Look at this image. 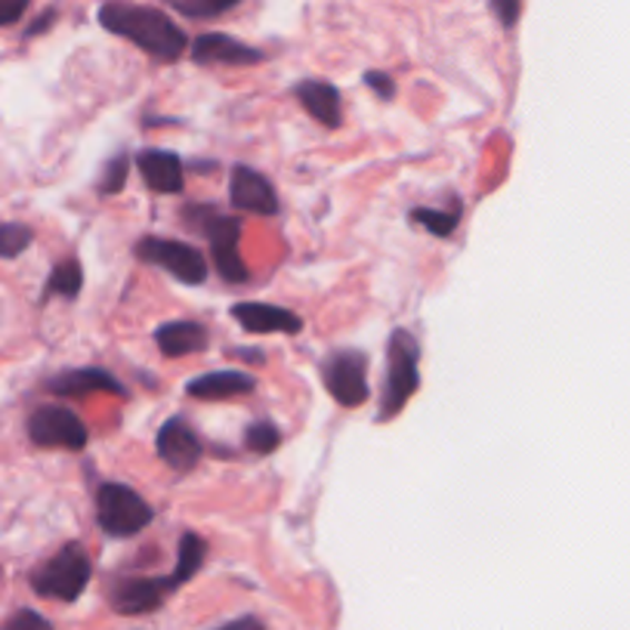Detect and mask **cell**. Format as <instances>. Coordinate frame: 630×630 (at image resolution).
<instances>
[{
  "mask_svg": "<svg viewBox=\"0 0 630 630\" xmlns=\"http://www.w3.org/2000/svg\"><path fill=\"white\" fill-rule=\"evenodd\" d=\"M99 26L124 38V41H130L158 62H177L193 43L186 38V31L167 13L151 10V7H139V3H127V0L102 3L99 7Z\"/></svg>",
  "mask_w": 630,
  "mask_h": 630,
  "instance_id": "1",
  "label": "cell"
},
{
  "mask_svg": "<svg viewBox=\"0 0 630 630\" xmlns=\"http://www.w3.org/2000/svg\"><path fill=\"white\" fill-rule=\"evenodd\" d=\"M421 386V343L412 331L396 328L386 343V377L377 421H393Z\"/></svg>",
  "mask_w": 630,
  "mask_h": 630,
  "instance_id": "2",
  "label": "cell"
},
{
  "mask_svg": "<svg viewBox=\"0 0 630 630\" xmlns=\"http://www.w3.org/2000/svg\"><path fill=\"white\" fill-rule=\"evenodd\" d=\"M183 217H186V226H195V229L210 242V254H214L217 273L223 275L226 282H233V285L247 282L245 260H242V250H238V242H242V219L226 217V214H219V210L207 205L186 207Z\"/></svg>",
  "mask_w": 630,
  "mask_h": 630,
  "instance_id": "3",
  "label": "cell"
},
{
  "mask_svg": "<svg viewBox=\"0 0 630 630\" xmlns=\"http://www.w3.org/2000/svg\"><path fill=\"white\" fill-rule=\"evenodd\" d=\"M90 575H93V562L87 557V550L71 541L31 572V590L43 600L75 603L90 584Z\"/></svg>",
  "mask_w": 630,
  "mask_h": 630,
  "instance_id": "4",
  "label": "cell"
},
{
  "mask_svg": "<svg viewBox=\"0 0 630 630\" xmlns=\"http://www.w3.org/2000/svg\"><path fill=\"white\" fill-rule=\"evenodd\" d=\"M155 516L151 504L124 482H102L97 492V522L109 538H134Z\"/></svg>",
  "mask_w": 630,
  "mask_h": 630,
  "instance_id": "5",
  "label": "cell"
},
{
  "mask_svg": "<svg viewBox=\"0 0 630 630\" xmlns=\"http://www.w3.org/2000/svg\"><path fill=\"white\" fill-rule=\"evenodd\" d=\"M137 257L149 266L165 269L167 275H174L183 285H205L207 266L205 254L198 247L186 245V242H174V238H158V235H146L137 242Z\"/></svg>",
  "mask_w": 630,
  "mask_h": 630,
  "instance_id": "6",
  "label": "cell"
},
{
  "mask_svg": "<svg viewBox=\"0 0 630 630\" xmlns=\"http://www.w3.org/2000/svg\"><path fill=\"white\" fill-rule=\"evenodd\" d=\"M322 381L331 398L343 405V408H358L365 405L371 386H368V356L358 350H334L331 356L322 362Z\"/></svg>",
  "mask_w": 630,
  "mask_h": 630,
  "instance_id": "7",
  "label": "cell"
},
{
  "mask_svg": "<svg viewBox=\"0 0 630 630\" xmlns=\"http://www.w3.org/2000/svg\"><path fill=\"white\" fill-rule=\"evenodd\" d=\"M28 439L38 449H66V452H83L90 433L81 417L62 405H43L28 417Z\"/></svg>",
  "mask_w": 630,
  "mask_h": 630,
  "instance_id": "8",
  "label": "cell"
},
{
  "mask_svg": "<svg viewBox=\"0 0 630 630\" xmlns=\"http://www.w3.org/2000/svg\"><path fill=\"white\" fill-rule=\"evenodd\" d=\"M177 588H183V584L174 572L155 578H121L118 584L109 588V603L118 616H151L165 606L167 597Z\"/></svg>",
  "mask_w": 630,
  "mask_h": 630,
  "instance_id": "9",
  "label": "cell"
},
{
  "mask_svg": "<svg viewBox=\"0 0 630 630\" xmlns=\"http://www.w3.org/2000/svg\"><path fill=\"white\" fill-rule=\"evenodd\" d=\"M229 201L242 214H257V217H275L278 214V195H275L273 179L263 177L260 170L247 165H235L229 177Z\"/></svg>",
  "mask_w": 630,
  "mask_h": 630,
  "instance_id": "10",
  "label": "cell"
},
{
  "mask_svg": "<svg viewBox=\"0 0 630 630\" xmlns=\"http://www.w3.org/2000/svg\"><path fill=\"white\" fill-rule=\"evenodd\" d=\"M155 452H158V457H161L170 470L189 473V470H195L198 461H201L205 445H201V436H198L183 417H170L167 424L158 426Z\"/></svg>",
  "mask_w": 630,
  "mask_h": 630,
  "instance_id": "11",
  "label": "cell"
},
{
  "mask_svg": "<svg viewBox=\"0 0 630 630\" xmlns=\"http://www.w3.org/2000/svg\"><path fill=\"white\" fill-rule=\"evenodd\" d=\"M266 53L250 47L245 41H235L229 35H198L193 41V62L195 66H235V69H245V66H257L263 62Z\"/></svg>",
  "mask_w": 630,
  "mask_h": 630,
  "instance_id": "12",
  "label": "cell"
},
{
  "mask_svg": "<svg viewBox=\"0 0 630 630\" xmlns=\"http://www.w3.org/2000/svg\"><path fill=\"white\" fill-rule=\"evenodd\" d=\"M229 315L247 334H301L303 331L301 315L275 303H235Z\"/></svg>",
  "mask_w": 630,
  "mask_h": 630,
  "instance_id": "13",
  "label": "cell"
},
{
  "mask_svg": "<svg viewBox=\"0 0 630 630\" xmlns=\"http://www.w3.org/2000/svg\"><path fill=\"white\" fill-rule=\"evenodd\" d=\"M47 390L53 396H90V393H109V396H124L127 390L121 386V381L109 374L99 365H87V368H71V371H59L47 381Z\"/></svg>",
  "mask_w": 630,
  "mask_h": 630,
  "instance_id": "14",
  "label": "cell"
},
{
  "mask_svg": "<svg viewBox=\"0 0 630 630\" xmlns=\"http://www.w3.org/2000/svg\"><path fill=\"white\" fill-rule=\"evenodd\" d=\"M142 183L149 186L155 195H177L186 186V174H183V158L177 151L167 149H146L139 151L137 158Z\"/></svg>",
  "mask_w": 630,
  "mask_h": 630,
  "instance_id": "15",
  "label": "cell"
},
{
  "mask_svg": "<svg viewBox=\"0 0 630 630\" xmlns=\"http://www.w3.org/2000/svg\"><path fill=\"white\" fill-rule=\"evenodd\" d=\"M257 390V377L247 371H207L201 377H193L186 384V393L193 398H205V402H219V398L247 396Z\"/></svg>",
  "mask_w": 630,
  "mask_h": 630,
  "instance_id": "16",
  "label": "cell"
},
{
  "mask_svg": "<svg viewBox=\"0 0 630 630\" xmlns=\"http://www.w3.org/2000/svg\"><path fill=\"white\" fill-rule=\"evenodd\" d=\"M294 97L301 102L309 118L328 127V130H337L343 124V99L341 90L328 81H301L294 87Z\"/></svg>",
  "mask_w": 630,
  "mask_h": 630,
  "instance_id": "17",
  "label": "cell"
},
{
  "mask_svg": "<svg viewBox=\"0 0 630 630\" xmlns=\"http://www.w3.org/2000/svg\"><path fill=\"white\" fill-rule=\"evenodd\" d=\"M155 343L161 350V356L183 358L201 353L207 346L205 325H198L193 318H179V322H165L161 328L155 331Z\"/></svg>",
  "mask_w": 630,
  "mask_h": 630,
  "instance_id": "18",
  "label": "cell"
},
{
  "mask_svg": "<svg viewBox=\"0 0 630 630\" xmlns=\"http://www.w3.org/2000/svg\"><path fill=\"white\" fill-rule=\"evenodd\" d=\"M83 288V269L81 263L75 260H62L56 263L53 273L47 278V285H43V301H50V297H62V301H75Z\"/></svg>",
  "mask_w": 630,
  "mask_h": 630,
  "instance_id": "19",
  "label": "cell"
},
{
  "mask_svg": "<svg viewBox=\"0 0 630 630\" xmlns=\"http://www.w3.org/2000/svg\"><path fill=\"white\" fill-rule=\"evenodd\" d=\"M205 557H207V544L201 534L186 532L179 538L177 565H174V575L179 578V584H186V581H193V578L198 575V569H201Z\"/></svg>",
  "mask_w": 630,
  "mask_h": 630,
  "instance_id": "20",
  "label": "cell"
},
{
  "mask_svg": "<svg viewBox=\"0 0 630 630\" xmlns=\"http://www.w3.org/2000/svg\"><path fill=\"white\" fill-rule=\"evenodd\" d=\"M412 226H421L430 235L436 238H452L457 223H461V210H442V207H414L412 214Z\"/></svg>",
  "mask_w": 630,
  "mask_h": 630,
  "instance_id": "21",
  "label": "cell"
},
{
  "mask_svg": "<svg viewBox=\"0 0 630 630\" xmlns=\"http://www.w3.org/2000/svg\"><path fill=\"white\" fill-rule=\"evenodd\" d=\"M35 242V233L28 223H19V219H7L0 223V260H16L22 257L28 247Z\"/></svg>",
  "mask_w": 630,
  "mask_h": 630,
  "instance_id": "22",
  "label": "cell"
},
{
  "mask_svg": "<svg viewBox=\"0 0 630 630\" xmlns=\"http://www.w3.org/2000/svg\"><path fill=\"white\" fill-rule=\"evenodd\" d=\"M245 445L247 452L254 454H273L278 445H282V430L273 424V421H254V424H247L245 430Z\"/></svg>",
  "mask_w": 630,
  "mask_h": 630,
  "instance_id": "23",
  "label": "cell"
},
{
  "mask_svg": "<svg viewBox=\"0 0 630 630\" xmlns=\"http://www.w3.org/2000/svg\"><path fill=\"white\" fill-rule=\"evenodd\" d=\"M167 3L189 19H214V16L229 13L242 0H167Z\"/></svg>",
  "mask_w": 630,
  "mask_h": 630,
  "instance_id": "24",
  "label": "cell"
},
{
  "mask_svg": "<svg viewBox=\"0 0 630 630\" xmlns=\"http://www.w3.org/2000/svg\"><path fill=\"white\" fill-rule=\"evenodd\" d=\"M127 174H130V158L118 151L115 158H109V165L102 170V177H99V195H118L127 186Z\"/></svg>",
  "mask_w": 630,
  "mask_h": 630,
  "instance_id": "25",
  "label": "cell"
},
{
  "mask_svg": "<svg viewBox=\"0 0 630 630\" xmlns=\"http://www.w3.org/2000/svg\"><path fill=\"white\" fill-rule=\"evenodd\" d=\"M0 630H56L41 612H35V609H19L7 624Z\"/></svg>",
  "mask_w": 630,
  "mask_h": 630,
  "instance_id": "26",
  "label": "cell"
},
{
  "mask_svg": "<svg viewBox=\"0 0 630 630\" xmlns=\"http://www.w3.org/2000/svg\"><path fill=\"white\" fill-rule=\"evenodd\" d=\"M365 83L377 99H384V102L396 99V81L390 78V71H365Z\"/></svg>",
  "mask_w": 630,
  "mask_h": 630,
  "instance_id": "27",
  "label": "cell"
},
{
  "mask_svg": "<svg viewBox=\"0 0 630 630\" xmlns=\"http://www.w3.org/2000/svg\"><path fill=\"white\" fill-rule=\"evenodd\" d=\"M489 7H492V13L498 16V22L504 28H513L520 22L522 0H489Z\"/></svg>",
  "mask_w": 630,
  "mask_h": 630,
  "instance_id": "28",
  "label": "cell"
},
{
  "mask_svg": "<svg viewBox=\"0 0 630 630\" xmlns=\"http://www.w3.org/2000/svg\"><path fill=\"white\" fill-rule=\"evenodd\" d=\"M28 10V0H0V28L19 22Z\"/></svg>",
  "mask_w": 630,
  "mask_h": 630,
  "instance_id": "29",
  "label": "cell"
},
{
  "mask_svg": "<svg viewBox=\"0 0 630 630\" xmlns=\"http://www.w3.org/2000/svg\"><path fill=\"white\" fill-rule=\"evenodd\" d=\"M214 630H266L260 618L254 616H245V618H235L229 624H223V628H214Z\"/></svg>",
  "mask_w": 630,
  "mask_h": 630,
  "instance_id": "30",
  "label": "cell"
},
{
  "mask_svg": "<svg viewBox=\"0 0 630 630\" xmlns=\"http://www.w3.org/2000/svg\"><path fill=\"white\" fill-rule=\"evenodd\" d=\"M53 19H56V10H47V13L35 22V26H28V31H26V38H35V35H41V31H47V28L53 26Z\"/></svg>",
  "mask_w": 630,
  "mask_h": 630,
  "instance_id": "31",
  "label": "cell"
}]
</instances>
